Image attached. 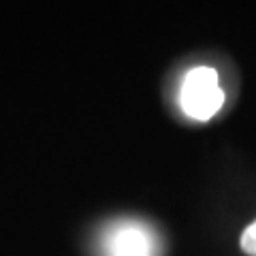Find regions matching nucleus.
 <instances>
[{
  "instance_id": "nucleus-3",
  "label": "nucleus",
  "mask_w": 256,
  "mask_h": 256,
  "mask_svg": "<svg viewBox=\"0 0 256 256\" xmlns=\"http://www.w3.org/2000/svg\"><path fill=\"white\" fill-rule=\"evenodd\" d=\"M242 250L250 256H256V220L244 230L242 235Z\"/></svg>"
},
{
  "instance_id": "nucleus-2",
  "label": "nucleus",
  "mask_w": 256,
  "mask_h": 256,
  "mask_svg": "<svg viewBox=\"0 0 256 256\" xmlns=\"http://www.w3.org/2000/svg\"><path fill=\"white\" fill-rule=\"evenodd\" d=\"M105 248L109 256H152L154 237L137 222L120 224L107 235Z\"/></svg>"
},
{
  "instance_id": "nucleus-1",
  "label": "nucleus",
  "mask_w": 256,
  "mask_h": 256,
  "mask_svg": "<svg viewBox=\"0 0 256 256\" xmlns=\"http://www.w3.org/2000/svg\"><path fill=\"white\" fill-rule=\"evenodd\" d=\"M182 109L192 120H210L224 105V92L218 84V73L210 66H196L184 77Z\"/></svg>"
}]
</instances>
